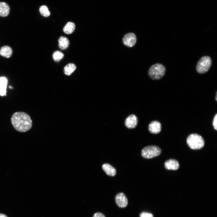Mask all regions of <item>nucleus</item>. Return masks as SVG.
Here are the masks:
<instances>
[{"instance_id":"9b49d317","label":"nucleus","mask_w":217,"mask_h":217,"mask_svg":"<svg viewBox=\"0 0 217 217\" xmlns=\"http://www.w3.org/2000/svg\"><path fill=\"white\" fill-rule=\"evenodd\" d=\"M102 168L106 174L109 176L113 177L116 174V169L109 164L105 163L103 164Z\"/></svg>"},{"instance_id":"2eb2a0df","label":"nucleus","mask_w":217,"mask_h":217,"mask_svg":"<svg viewBox=\"0 0 217 217\" xmlns=\"http://www.w3.org/2000/svg\"><path fill=\"white\" fill-rule=\"evenodd\" d=\"M10 11L9 5L4 2H0V16L5 17L7 16Z\"/></svg>"},{"instance_id":"6ab92c4d","label":"nucleus","mask_w":217,"mask_h":217,"mask_svg":"<svg viewBox=\"0 0 217 217\" xmlns=\"http://www.w3.org/2000/svg\"><path fill=\"white\" fill-rule=\"evenodd\" d=\"M39 11L40 14L44 17H47L50 15V12L47 7L45 5L41 6L39 8Z\"/></svg>"},{"instance_id":"39448f33","label":"nucleus","mask_w":217,"mask_h":217,"mask_svg":"<svg viewBox=\"0 0 217 217\" xmlns=\"http://www.w3.org/2000/svg\"><path fill=\"white\" fill-rule=\"evenodd\" d=\"M161 153V150L158 146L154 145L149 146L142 149L141 155L145 159H149L159 156Z\"/></svg>"},{"instance_id":"20e7f679","label":"nucleus","mask_w":217,"mask_h":217,"mask_svg":"<svg viewBox=\"0 0 217 217\" xmlns=\"http://www.w3.org/2000/svg\"><path fill=\"white\" fill-rule=\"evenodd\" d=\"M212 65V61L208 56H204L199 60L196 65L197 72L200 74L207 72L210 69Z\"/></svg>"},{"instance_id":"f03ea898","label":"nucleus","mask_w":217,"mask_h":217,"mask_svg":"<svg viewBox=\"0 0 217 217\" xmlns=\"http://www.w3.org/2000/svg\"><path fill=\"white\" fill-rule=\"evenodd\" d=\"M165 72V67L161 63H157L149 68L148 71V75L152 79L157 80L162 78Z\"/></svg>"},{"instance_id":"ddd939ff","label":"nucleus","mask_w":217,"mask_h":217,"mask_svg":"<svg viewBox=\"0 0 217 217\" xmlns=\"http://www.w3.org/2000/svg\"><path fill=\"white\" fill-rule=\"evenodd\" d=\"M8 84V80L5 77H0V95L6 96V88Z\"/></svg>"},{"instance_id":"393cba45","label":"nucleus","mask_w":217,"mask_h":217,"mask_svg":"<svg viewBox=\"0 0 217 217\" xmlns=\"http://www.w3.org/2000/svg\"><path fill=\"white\" fill-rule=\"evenodd\" d=\"M11 87V86H9V87L10 88H12V87Z\"/></svg>"},{"instance_id":"412c9836","label":"nucleus","mask_w":217,"mask_h":217,"mask_svg":"<svg viewBox=\"0 0 217 217\" xmlns=\"http://www.w3.org/2000/svg\"><path fill=\"white\" fill-rule=\"evenodd\" d=\"M212 124L214 128L217 130V114L215 115L213 120Z\"/></svg>"},{"instance_id":"f3484780","label":"nucleus","mask_w":217,"mask_h":217,"mask_svg":"<svg viewBox=\"0 0 217 217\" xmlns=\"http://www.w3.org/2000/svg\"><path fill=\"white\" fill-rule=\"evenodd\" d=\"M75 28V24L71 22H68L63 29V32L67 34H71L74 31Z\"/></svg>"},{"instance_id":"a211bd4d","label":"nucleus","mask_w":217,"mask_h":217,"mask_svg":"<svg viewBox=\"0 0 217 217\" xmlns=\"http://www.w3.org/2000/svg\"><path fill=\"white\" fill-rule=\"evenodd\" d=\"M64 56V54L61 52L59 51H56L53 53L52 57L55 61L58 62L63 58Z\"/></svg>"},{"instance_id":"423d86ee","label":"nucleus","mask_w":217,"mask_h":217,"mask_svg":"<svg viewBox=\"0 0 217 217\" xmlns=\"http://www.w3.org/2000/svg\"><path fill=\"white\" fill-rule=\"evenodd\" d=\"M137 40V38L135 34L131 32L125 34L122 39L123 44L129 47L134 46L135 45Z\"/></svg>"},{"instance_id":"b1692460","label":"nucleus","mask_w":217,"mask_h":217,"mask_svg":"<svg viewBox=\"0 0 217 217\" xmlns=\"http://www.w3.org/2000/svg\"><path fill=\"white\" fill-rule=\"evenodd\" d=\"M217 92H216V96H215V99H216V101L217 100Z\"/></svg>"},{"instance_id":"4be33fe9","label":"nucleus","mask_w":217,"mask_h":217,"mask_svg":"<svg viewBox=\"0 0 217 217\" xmlns=\"http://www.w3.org/2000/svg\"><path fill=\"white\" fill-rule=\"evenodd\" d=\"M93 217H105V215L101 212H97L95 213Z\"/></svg>"},{"instance_id":"9d476101","label":"nucleus","mask_w":217,"mask_h":217,"mask_svg":"<svg viewBox=\"0 0 217 217\" xmlns=\"http://www.w3.org/2000/svg\"><path fill=\"white\" fill-rule=\"evenodd\" d=\"M165 167L168 170H176L179 168V165L177 160L175 159H170L165 162Z\"/></svg>"},{"instance_id":"f257e3e1","label":"nucleus","mask_w":217,"mask_h":217,"mask_svg":"<svg viewBox=\"0 0 217 217\" xmlns=\"http://www.w3.org/2000/svg\"><path fill=\"white\" fill-rule=\"evenodd\" d=\"M11 121L14 128L20 132H26L31 128L32 122L30 117L26 113L18 112L12 115Z\"/></svg>"},{"instance_id":"dca6fc26","label":"nucleus","mask_w":217,"mask_h":217,"mask_svg":"<svg viewBox=\"0 0 217 217\" xmlns=\"http://www.w3.org/2000/svg\"><path fill=\"white\" fill-rule=\"evenodd\" d=\"M76 68L77 67L74 64L69 63L64 67V73L65 75L69 76L76 69Z\"/></svg>"},{"instance_id":"1a4fd4ad","label":"nucleus","mask_w":217,"mask_h":217,"mask_svg":"<svg viewBox=\"0 0 217 217\" xmlns=\"http://www.w3.org/2000/svg\"><path fill=\"white\" fill-rule=\"evenodd\" d=\"M161 128V124L157 121H152L148 126V129L149 131L153 134L159 133L160 132Z\"/></svg>"},{"instance_id":"5701e85b","label":"nucleus","mask_w":217,"mask_h":217,"mask_svg":"<svg viewBox=\"0 0 217 217\" xmlns=\"http://www.w3.org/2000/svg\"><path fill=\"white\" fill-rule=\"evenodd\" d=\"M0 217H8L6 215L0 213Z\"/></svg>"},{"instance_id":"6e6552de","label":"nucleus","mask_w":217,"mask_h":217,"mask_svg":"<svg viewBox=\"0 0 217 217\" xmlns=\"http://www.w3.org/2000/svg\"><path fill=\"white\" fill-rule=\"evenodd\" d=\"M138 122V119L137 117L134 114H131L126 119L125 124L128 128L133 129L137 126Z\"/></svg>"},{"instance_id":"aec40b11","label":"nucleus","mask_w":217,"mask_h":217,"mask_svg":"<svg viewBox=\"0 0 217 217\" xmlns=\"http://www.w3.org/2000/svg\"><path fill=\"white\" fill-rule=\"evenodd\" d=\"M140 217H153V216L152 213L146 212H143L140 213Z\"/></svg>"},{"instance_id":"4468645a","label":"nucleus","mask_w":217,"mask_h":217,"mask_svg":"<svg viewBox=\"0 0 217 217\" xmlns=\"http://www.w3.org/2000/svg\"><path fill=\"white\" fill-rule=\"evenodd\" d=\"M59 48L62 50L66 49L69 45V41L68 39L65 36H61L58 40Z\"/></svg>"},{"instance_id":"f8f14e48","label":"nucleus","mask_w":217,"mask_h":217,"mask_svg":"<svg viewBox=\"0 0 217 217\" xmlns=\"http://www.w3.org/2000/svg\"><path fill=\"white\" fill-rule=\"evenodd\" d=\"M13 51L8 46H4L0 48V55L5 58H8L12 55Z\"/></svg>"},{"instance_id":"7ed1b4c3","label":"nucleus","mask_w":217,"mask_h":217,"mask_svg":"<svg viewBox=\"0 0 217 217\" xmlns=\"http://www.w3.org/2000/svg\"><path fill=\"white\" fill-rule=\"evenodd\" d=\"M187 143L191 149L194 150L201 149L205 144L203 137L197 134L190 135L187 138Z\"/></svg>"},{"instance_id":"0eeeda50","label":"nucleus","mask_w":217,"mask_h":217,"mask_svg":"<svg viewBox=\"0 0 217 217\" xmlns=\"http://www.w3.org/2000/svg\"><path fill=\"white\" fill-rule=\"evenodd\" d=\"M115 200L117 206L120 208H124L128 205L127 198L125 194L122 192L117 194L115 197Z\"/></svg>"}]
</instances>
